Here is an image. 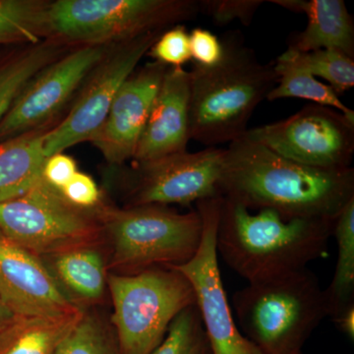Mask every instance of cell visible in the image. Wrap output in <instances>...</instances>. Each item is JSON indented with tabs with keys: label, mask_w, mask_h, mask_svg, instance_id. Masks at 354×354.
Segmentation results:
<instances>
[{
	"label": "cell",
	"mask_w": 354,
	"mask_h": 354,
	"mask_svg": "<svg viewBox=\"0 0 354 354\" xmlns=\"http://www.w3.org/2000/svg\"><path fill=\"white\" fill-rule=\"evenodd\" d=\"M218 193L247 209L286 218L335 220L354 199V169H314L242 135L225 149Z\"/></svg>",
	"instance_id": "1"
},
{
	"label": "cell",
	"mask_w": 354,
	"mask_h": 354,
	"mask_svg": "<svg viewBox=\"0 0 354 354\" xmlns=\"http://www.w3.org/2000/svg\"><path fill=\"white\" fill-rule=\"evenodd\" d=\"M335 220L286 218L269 209L254 214L223 198L216 251L248 283L281 278L325 257Z\"/></svg>",
	"instance_id": "2"
},
{
	"label": "cell",
	"mask_w": 354,
	"mask_h": 354,
	"mask_svg": "<svg viewBox=\"0 0 354 354\" xmlns=\"http://www.w3.org/2000/svg\"><path fill=\"white\" fill-rule=\"evenodd\" d=\"M221 41L223 57L218 64H193L189 71L190 140L207 148L241 137L279 81L274 62L262 64L241 32H228Z\"/></svg>",
	"instance_id": "3"
},
{
	"label": "cell",
	"mask_w": 354,
	"mask_h": 354,
	"mask_svg": "<svg viewBox=\"0 0 354 354\" xmlns=\"http://www.w3.org/2000/svg\"><path fill=\"white\" fill-rule=\"evenodd\" d=\"M237 322L262 354H295L328 314L325 293L309 269L248 283L232 297Z\"/></svg>",
	"instance_id": "4"
},
{
	"label": "cell",
	"mask_w": 354,
	"mask_h": 354,
	"mask_svg": "<svg viewBox=\"0 0 354 354\" xmlns=\"http://www.w3.org/2000/svg\"><path fill=\"white\" fill-rule=\"evenodd\" d=\"M99 218L113 247L111 266L121 274L183 265L201 243L197 209L179 213L162 205L104 207L99 208Z\"/></svg>",
	"instance_id": "5"
},
{
	"label": "cell",
	"mask_w": 354,
	"mask_h": 354,
	"mask_svg": "<svg viewBox=\"0 0 354 354\" xmlns=\"http://www.w3.org/2000/svg\"><path fill=\"white\" fill-rule=\"evenodd\" d=\"M199 0H57L50 38L70 46H111L194 19Z\"/></svg>",
	"instance_id": "6"
},
{
	"label": "cell",
	"mask_w": 354,
	"mask_h": 354,
	"mask_svg": "<svg viewBox=\"0 0 354 354\" xmlns=\"http://www.w3.org/2000/svg\"><path fill=\"white\" fill-rule=\"evenodd\" d=\"M108 286L121 354L152 353L164 341L172 321L195 304L189 281L172 267L109 274Z\"/></svg>",
	"instance_id": "7"
},
{
	"label": "cell",
	"mask_w": 354,
	"mask_h": 354,
	"mask_svg": "<svg viewBox=\"0 0 354 354\" xmlns=\"http://www.w3.org/2000/svg\"><path fill=\"white\" fill-rule=\"evenodd\" d=\"M0 232L37 256L95 246L102 232L99 208H77L44 178L22 196L0 204Z\"/></svg>",
	"instance_id": "8"
},
{
	"label": "cell",
	"mask_w": 354,
	"mask_h": 354,
	"mask_svg": "<svg viewBox=\"0 0 354 354\" xmlns=\"http://www.w3.org/2000/svg\"><path fill=\"white\" fill-rule=\"evenodd\" d=\"M244 135L306 167L329 171L351 167L354 118L334 109L309 104L286 120L247 129Z\"/></svg>",
	"instance_id": "9"
},
{
	"label": "cell",
	"mask_w": 354,
	"mask_h": 354,
	"mask_svg": "<svg viewBox=\"0 0 354 354\" xmlns=\"http://www.w3.org/2000/svg\"><path fill=\"white\" fill-rule=\"evenodd\" d=\"M165 30L111 44L83 83L80 94L64 120L46 134V158L90 141L106 120L121 86Z\"/></svg>",
	"instance_id": "10"
},
{
	"label": "cell",
	"mask_w": 354,
	"mask_h": 354,
	"mask_svg": "<svg viewBox=\"0 0 354 354\" xmlns=\"http://www.w3.org/2000/svg\"><path fill=\"white\" fill-rule=\"evenodd\" d=\"M221 202L218 196L196 203L203 225L201 243L189 261L172 268L192 286L212 354H262L237 327L221 279L216 251Z\"/></svg>",
	"instance_id": "11"
},
{
	"label": "cell",
	"mask_w": 354,
	"mask_h": 354,
	"mask_svg": "<svg viewBox=\"0 0 354 354\" xmlns=\"http://www.w3.org/2000/svg\"><path fill=\"white\" fill-rule=\"evenodd\" d=\"M225 149L174 153L134 164L127 174L128 206L171 204L189 206L220 196L218 181Z\"/></svg>",
	"instance_id": "12"
},
{
	"label": "cell",
	"mask_w": 354,
	"mask_h": 354,
	"mask_svg": "<svg viewBox=\"0 0 354 354\" xmlns=\"http://www.w3.org/2000/svg\"><path fill=\"white\" fill-rule=\"evenodd\" d=\"M111 46H76L23 88L0 121V142L53 124Z\"/></svg>",
	"instance_id": "13"
},
{
	"label": "cell",
	"mask_w": 354,
	"mask_h": 354,
	"mask_svg": "<svg viewBox=\"0 0 354 354\" xmlns=\"http://www.w3.org/2000/svg\"><path fill=\"white\" fill-rule=\"evenodd\" d=\"M0 299L14 316L62 317L82 311L39 256L0 232Z\"/></svg>",
	"instance_id": "14"
},
{
	"label": "cell",
	"mask_w": 354,
	"mask_h": 354,
	"mask_svg": "<svg viewBox=\"0 0 354 354\" xmlns=\"http://www.w3.org/2000/svg\"><path fill=\"white\" fill-rule=\"evenodd\" d=\"M167 69L160 62H147L121 86L106 120L90 140L109 165L120 167L134 157Z\"/></svg>",
	"instance_id": "15"
},
{
	"label": "cell",
	"mask_w": 354,
	"mask_h": 354,
	"mask_svg": "<svg viewBox=\"0 0 354 354\" xmlns=\"http://www.w3.org/2000/svg\"><path fill=\"white\" fill-rule=\"evenodd\" d=\"M189 140V71L169 67L132 160L144 164L186 152Z\"/></svg>",
	"instance_id": "16"
},
{
	"label": "cell",
	"mask_w": 354,
	"mask_h": 354,
	"mask_svg": "<svg viewBox=\"0 0 354 354\" xmlns=\"http://www.w3.org/2000/svg\"><path fill=\"white\" fill-rule=\"evenodd\" d=\"M291 12L304 14L307 26L288 39L299 53L337 50L354 59L353 18L344 0H271Z\"/></svg>",
	"instance_id": "17"
},
{
	"label": "cell",
	"mask_w": 354,
	"mask_h": 354,
	"mask_svg": "<svg viewBox=\"0 0 354 354\" xmlns=\"http://www.w3.org/2000/svg\"><path fill=\"white\" fill-rule=\"evenodd\" d=\"M57 123L0 142V204L24 195L43 179L46 134Z\"/></svg>",
	"instance_id": "18"
},
{
	"label": "cell",
	"mask_w": 354,
	"mask_h": 354,
	"mask_svg": "<svg viewBox=\"0 0 354 354\" xmlns=\"http://www.w3.org/2000/svg\"><path fill=\"white\" fill-rule=\"evenodd\" d=\"M51 274L66 297L92 304L101 299L108 285L106 265L94 246L81 247L50 256Z\"/></svg>",
	"instance_id": "19"
},
{
	"label": "cell",
	"mask_w": 354,
	"mask_h": 354,
	"mask_svg": "<svg viewBox=\"0 0 354 354\" xmlns=\"http://www.w3.org/2000/svg\"><path fill=\"white\" fill-rule=\"evenodd\" d=\"M82 314L51 318L13 316L0 327V354H55Z\"/></svg>",
	"instance_id": "20"
},
{
	"label": "cell",
	"mask_w": 354,
	"mask_h": 354,
	"mask_svg": "<svg viewBox=\"0 0 354 354\" xmlns=\"http://www.w3.org/2000/svg\"><path fill=\"white\" fill-rule=\"evenodd\" d=\"M71 48L73 46L48 38L28 44L24 50L0 64V121L28 83Z\"/></svg>",
	"instance_id": "21"
},
{
	"label": "cell",
	"mask_w": 354,
	"mask_h": 354,
	"mask_svg": "<svg viewBox=\"0 0 354 354\" xmlns=\"http://www.w3.org/2000/svg\"><path fill=\"white\" fill-rule=\"evenodd\" d=\"M333 236L337 243V267L324 293L328 316L334 319L354 306V199L337 216Z\"/></svg>",
	"instance_id": "22"
},
{
	"label": "cell",
	"mask_w": 354,
	"mask_h": 354,
	"mask_svg": "<svg viewBox=\"0 0 354 354\" xmlns=\"http://www.w3.org/2000/svg\"><path fill=\"white\" fill-rule=\"evenodd\" d=\"M50 4L44 0H0V44L28 46L50 38Z\"/></svg>",
	"instance_id": "23"
},
{
	"label": "cell",
	"mask_w": 354,
	"mask_h": 354,
	"mask_svg": "<svg viewBox=\"0 0 354 354\" xmlns=\"http://www.w3.org/2000/svg\"><path fill=\"white\" fill-rule=\"evenodd\" d=\"M274 62L279 81L268 95V101L292 97L307 100L314 104L334 109L344 115L354 118L353 109L341 101L339 95L328 84L320 82L315 77L297 68L281 55Z\"/></svg>",
	"instance_id": "24"
},
{
	"label": "cell",
	"mask_w": 354,
	"mask_h": 354,
	"mask_svg": "<svg viewBox=\"0 0 354 354\" xmlns=\"http://www.w3.org/2000/svg\"><path fill=\"white\" fill-rule=\"evenodd\" d=\"M297 68L327 81L337 95L354 86V59L337 50L299 53L288 48L281 55Z\"/></svg>",
	"instance_id": "25"
},
{
	"label": "cell",
	"mask_w": 354,
	"mask_h": 354,
	"mask_svg": "<svg viewBox=\"0 0 354 354\" xmlns=\"http://www.w3.org/2000/svg\"><path fill=\"white\" fill-rule=\"evenodd\" d=\"M55 354H121L115 334L95 316L84 313Z\"/></svg>",
	"instance_id": "26"
},
{
	"label": "cell",
	"mask_w": 354,
	"mask_h": 354,
	"mask_svg": "<svg viewBox=\"0 0 354 354\" xmlns=\"http://www.w3.org/2000/svg\"><path fill=\"white\" fill-rule=\"evenodd\" d=\"M208 346L201 317L194 304L172 321L164 341L151 354H204Z\"/></svg>",
	"instance_id": "27"
},
{
	"label": "cell",
	"mask_w": 354,
	"mask_h": 354,
	"mask_svg": "<svg viewBox=\"0 0 354 354\" xmlns=\"http://www.w3.org/2000/svg\"><path fill=\"white\" fill-rule=\"evenodd\" d=\"M147 55L167 66L183 67L192 59L187 30L183 24L165 30Z\"/></svg>",
	"instance_id": "28"
},
{
	"label": "cell",
	"mask_w": 354,
	"mask_h": 354,
	"mask_svg": "<svg viewBox=\"0 0 354 354\" xmlns=\"http://www.w3.org/2000/svg\"><path fill=\"white\" fill-rule=\"evenodd\" d=\"M263 3V0H199L200 13L209 16L218 25L239 20L249 26Z\"/></svg>",
	"instance_id": "29"
},
{
	"label": "cell",
	"mask_w": 354,
	"mask_h": 354,
	"mask_svg": "<svg viewBox=\"0 0 354 354\" xmlns=\"http://www.w3.org/2000/svg\"><path fill=\"white\" fill-rule=\"evenodd\" d=\"M70 204L77 208H97L101 201V192L94 179L84 172L77 171L66 185L59 191Z\"/></svg>",
	"instance_id": "30"
},
{
	"label": "cell",
	"mask_w": 354,
	"mask_h": 354,
	"mask_svg": "<svg viewBox=\"0 0 354 354\" xmlns=\"http://www.w3.org/2000/svg\"><path fill=\"white\" fill-rule=\"evenodd\" d=\"M191 57L194 64L213 66L223 57L221 39L209 30L196 28L189 34Z\"/></svg>",
	"instance_id": "31"
},
{
	"label": "cell",
	"mask_w": 354,
	"mask_h": 354,
	"mask_svg": "<svg viewBox=\"0 0 354 354\" xmlns=\"http://www.w3.org/2000/svg\"><path fill=\"white\" fill-rule=\"evenodd\" d=\"M77 171L75 160L64 153H58L46 158L43 178L51 187L60 191Z\"/></svg>",
	"instance_id": "32"
},
{
	"label": "cell",
	"mask_w": 354,
	"mask_h": 354,
	"mask_svg": "<svg viewBox=\"0 0 354 354\" xmlns=\"http://www.w3.org/2000/svg\"><path fill=\"white\" fill-rule=\"evenodd\" d=\"M333 322L335 324L337 329L348 335L351 341L354 339V306L346 309L342 312L339 316L332 319Z\"/></svg>",
	"instance_id": "33"
},
{
	"label": "cell",
	"mask_w": 354,
	"mask_h": 354,
	"mask_svg": "<svg viewBox=\"0 0 354 354\" xmlns=\"http://www.w3.org/2000/svg\"><path fill=\"white\" fill-rule=\"evenodd\" d=\"M13 316V314L7 309L6 305H4L2 300L0 299V327L3 326L4 324L8 322Z\"/></svg>",
	"instance_id": "34"
},
{
	"label": "cell",
	"mask_w": 354,
	"mask_h": 354,
	"mask_svg": "<svg viewBox=\"0 0 354 354\" xmlns=\"http://www.w3.org/2000/svg\"><path fill=\"white\" fill-rule=\"evenodd\" d=\"M204 354H212L211 349H209V346H208V348H207L206 351H205Z\"/></svg>",
	"instance_id": "35"
},
{
	"label": "cell",
	"mask_w": 354,
	"mask_h": 354,
	"mask_svg": "<svg viewBox=\"0 0 354 354\" xmlns=\"http://www.w3.org/2000/svg\"><path fill=\"white\" fill-rule=\"evenodd\" d=\"M295 354H302V353H295Z\"/></svg>",
	"instance_id": "36"
}]
</instances>
